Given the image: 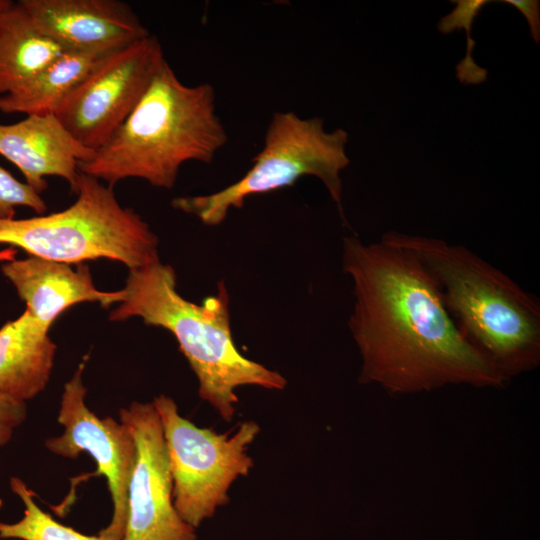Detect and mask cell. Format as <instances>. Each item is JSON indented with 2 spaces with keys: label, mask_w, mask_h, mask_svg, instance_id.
<instances>
[{
  "label": "cell",
  "mask_w": 540,
  "mask_h": 540,
  "mask_svg": "<svg viewBox=\"0 0 540 540\" xmlns=\"http://www.w3.org/2000/svg\"><path fill=\"white\" fill-rule=\"evenodd\" d=\"M353 284L348 326L362 358L360 382L390 394L448 385L503 387L509 378L459 330L419 261L382 238H343Z\"/></svg>",
  "instance_id": "1"
},
{
  "label": "cell",
  "mask_w": 540,
  "mask_h": 540,
  "mask_svg": "<svg viewBox=\"0 0 540 540\" xmlns=\"http://www.w3.org/2000/svg\"><path fill=\"white\" fill-rule=\"evenodd\" d=\"M434 282L462 334L509 379L540 361V301L464 245L389 231Z\"/></svg>",
  "instance_id": "2"
},
{
  "label": "cell",
  "mask_w": 540,
  "mask_h": 540,
  "mask_svg": "<svg viewBox=\"0 0 540 540\" xmlns=\"http://www.w3.org/2000/svg\"><path fill=\"white\" fill-rule=\"evenodd\" d=\"M227 141L214 87L185 85L166 60L127 119L79 171L112 187L140 178L172 189L184 163H211Z\"/></svg>",
  "instance_id": "3"
},
{
  "label": "cell",
  "mask_w": 540,
  "mask_h": 540,
  "mask_svg": "<svg viewBox=\"0 0 540 540\" xmlns=\"http://www.w3.org/2000/svg\"><path fill=\"white\" fill-rule=\"evenodd\" d=\"M176 277L174 268L160 260L130 270L123 299L110 320L140 317L146 325L171 332L197 377L200 398L225 421L234 417L236 388L284 389L287 381L280 373L245 357L236 347L224 282L218 283L215 295L196 304L178 293Z\"/></svg>",
  "instance_id": "4"
},
{
  "label": "cell",
  "mask_w": 540,
  "mask_h": 540,
  "mask_svg": "<svg viewBox=\"0 0 540 540\" xmlns=\"http://www.w3.org/2000/svg\"><path fill=\"white\" fill-rule=\"evenodd\" d=\"M76 201L65 210L26 219H0V244L30 256L71 264L106 258L130 270L159 260L158 238L113 187L80 172Z\"/></svg>",
  "instance_id": "5"
},
{
  "label": "cell",
  "mask_w": 540,
  "mask_h": 540,
  "mask_svg": "<svg viewBox=\"0 0 540 540\" xmlns=\"http://www.w3.org/2000/svg\"><path fill=\"white\" fill-rule=\"evenodd\" d=\"M347 140L343 129L325 131L319 117L303 119L292 111L275 112L263 148L244 176L211 194L177 197L172 206L205 225L217 226L231 209L242 208L249 197L293 186L302 176L312 175L323 182L346 223L340 172L350 162L345 151Z\"/></svg>",
  "instance_id": "6"
},
{
  "label": "cell",
  "mask_w": 540,
  "mask_h": 540,
  "mask_svg": "<svg viewBox=\"0 0 540 540\" xmlns=\"http://www.w3.org/2000/svg\"><path fill=\"white\" fill-rule=\"evenodd\" d=\"M152 404L167 446L174 507L196 529L229 501L232 483L253 467L247 450L260 431L259 425L247 421L234 433L218 434L182 417L169 396L159 395Z\"/></svg>",
  "instance_id": "7"
},
{
  "label": "cell",
  "mask_w": 540,
  "mask_h": 540,
  "mask_svg": "<svg viewBox=\"0 0 540 540\" xmlns=\"http://www.w3.org/2000/svg\"><path fill=\"white\" fill-rule=\"evenodd\" d=\"M166 61L155 35L106 55L54 114L84 147L98 150L127 119Z\"/></svg>",
  "instance_id": "8"
},
{
  "label": "cell",
  "mask_w": 540,
  "mask_h": 540,
  "mask_svg": "<svg viewBox=\"0 0 540 540\" xmlns=\"http://www.w3.org/2000/svg\"><path fill=\"white\" fill-rule=\"evenodd\" d=\"M88 356L66 382L57 420L63 434L45 440L46 448L64 458L89 453L97 473L105 476L113 502L110 523L99 532L107 540H123L127 517V491L136 459V445L129 427L112 417L99 418L86 405L87 389L82 381Z\"/></svg>",
  "instance_id": "9"
},
{
  "label": "cell",
  "mask_w": 540,
  "mask_h": 540,
  "mask_svg": "<svg viewBox=\"0 0 540 540\" xmlns=\"http://www.w3.org/2000/svg\"><path fill=\"white\" fill-rule=\"evenodd\" d=\"M135 440L136 459L127 491L123 540H197L177 513L160 418L152 402L133 401L119 411Z\"/></svg>",
  "instance_id": "10"
},
{
  "label": "cell",
  "mask_w": 540,
  "mask_h": 540,
  "mask_svg": "<svg viewBox=\"0 0 540 540\" xmlns=\"http://www.w3.org/2000/svg\"><path fill=\"white\" fill-rule=\"evenodd\" d=\"M41 32L66 49L116 50L150 35L119 0H20Z\"/></svg>",
  "instance_id": "11"
},
{
  "label": "cell",
  "mask_w": 540,
  "mask_h": 540,
  "mask_svg": "<svg viewBox=\"0 0 540 540\" xmlns=\"http://www.w3.org/2000/svg\"><path fill=\"white\" fill-rule=\"evenodd\" d=\"M94 153L76 141L54 113L27 115L10 124L0 122V155L39 194L48 186L47 176L65 179L76 192L79 164L90 161Z\"/></svg>",
  "instance_id": "12"
},
{
  "label": "cell",
  "mask_w": 540,
  "mask_h": 540,
  "mask_svg": "<svg viewBox=\"0 0 540 540\" xmlns=\"http://www.w3.org/2000/svg\"><path fill=\"white\" fill-rule=\"evenodd\" d=\"M1 271L26 303V309L47 328L74 304L98 302L109 307L123 299L122 290H98L84 264L74 270L66 263L29 256L5 262Z\"/></svg>",
  "instance_id": "13"
},
{
  "label": "cell",
  "mask_w": 540,
  "mask_h": 540,
  "mask_svg": "<svg viewBox=\"0 0 540 540\" xmlns=\"http://www.w3.org/2000/svg\"><path fill=\"white\" fill-rule=\"evenodd\" d=\"M29 310L0 328V393L26 401L47 386L56 345Z\"/></svg>",
  "instance_id": "14"
},
{
  "label": "cell",
  "mask_w": 540,
  "mask_h": 540,
  "mask_svg": "<svg viewBox=\"0 0 540 540\" xmlns=\"http://www.w3.org/2000/svg\"><path fill=\"white\" fill-rule=\"evenodd\" d=\"M66 50L12 1L0 11V96L30 81Z\"/></svg>",
  "instance_id": "15"
},
{
  "label": "cell",
  "mask_w": 540,
  "mask_h": 540,
  "mask_svg": "<svg viewBox=\"0 0 540 540\" xmlns=\"http://www.w3.org/2000/svg\"><path fill=\"white\" fill-rule=\"evenodd\" d=\"M113 51L66 50L30 81L0 96V111L26 115L54 113L68 94Z\"/></svg>",
  "instance_id": "16"
},
{
  "label": "cell",
  "mask_w": 540,
  "mask_h": 540,
  "mask_svg": "<svg viewBox=\"0 0 540 540\" xmlns=\"http://www.w3.org/2000/svg\"><path fill=\"white\" fill-rule=\"evenodd\" d=\"M12 491L22 500L23 518L13 524L0 522V538L21 540H107L101 536L82 534L63 525L44 512L35 502L33 492L17 477L10 479Z\"/></svg>",
  "instance_id": "17"
},
{
  "label": "cell",
  "mask_w": 540,
  "mask_h": 540,
  "mask_svg": "<svg viewBox=\"0 0 540 540\" xmlns=\"http://www.w3.org/2000/svg\"><path fill=\"white\" fill-rule=\"evenodd\" d=\"M456 3L455 9L438 23L441 33L448 34L455 29L464 28L467 33V53L464 59L456 66V77L464 84H480L487 78V70L475 64L472 52L475 41L470 37L471 27L474 18L481 9L488 3L487 0H452Z\"/></svg>",
  "instance_id": "18"
},
{
  "label": "cell",
  "mask_w": 540,
  "mask_h": 540,
  "mask_svg": "<svg viewBox=\"0 0 540 540\" xmlns=\"http://www.w3.org/2000/svg\"><path fill=\"white\" fill-rule=\"evenodd\" d=\"M17 206L28 207L39 215H43L47 210L39 193L0 166V219H14Z\"/></svg>",
  "instance_id": "19"
},
{
  "label": "cell",
  "mask_w": 540,
  "mask_h": 540,
  "mask_svg": "<svg viewBox=\"0 0 540 540\" xmlns=\"http://www.w3.org/2000/svg\"><path fill=\"white\" fill-rule=\"evenodd\" d=\"M27 417L25 401L0 393V447L6 445Z\"/></svg>",
  "instance_id": "20"
},
{
  "label": "cell",
  "mask_w": 540,
  "mask_h": 540,
  "mask_svg": "<svg viewBox=\"0 0 540 540\" xmlns=\"http://www.w3.org/2000/svg\"><path fill=\"white\" fill-rule=\"evenodd\" d=\"M517 8L527 19L533 39L540 41V2L538 0H504Z\"/></svg>",
  "instance_id": "21"
},
{
  "label": "cell",
  "mask_w": 540,
  "mask_h": 540,
  "mask_svg": "<svg viewBox=\"0 0 540 540\" xmlns=\"http://www.w3.org/2000/svg\"><path fill=\"white\" fill-rule=\"evenodd\" d=\"M16 249L13 247L6 248L0 251V262L12 261L16 257Z\"/></svg>",
  "instance_id": "22"
},
{
  "label": "cell",
  "mask_w": 540,
  "mask_h": 540,
  "mask_svg": "<svg viewBox=\"0 0 540 540\" xmlns=\"http://www.w3.org/2000/svg\"><path fill=\"white\" fill-rule=\"evenodd\" d=\"M11 0H0V11L11 4Z\"/></svg>",
  "instance_id": "23"
}]
</instances>
